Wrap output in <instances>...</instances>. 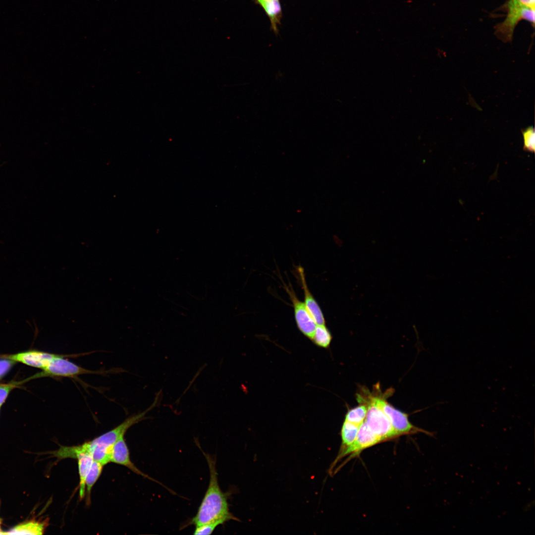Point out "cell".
Listing matches in <instances>:
<instances>
[{
	"label": "cell",
	"mask_w": 535,
	"mask_h": 535,
	"mask_svg": "<svg viewBox=\"0 0 535 535\" xmlns=\"http://www.w3.org/2000/svg\"><path fill=\"white\" fill-rule=\"evenodd\" d=\"M195 442L207 461L210 482L197 514L187 526L194 525L196 527L216 521L224 523L231 520L239 521L229 511L227 493L223 492L219 485L215 457L202 450L197 440L195 439Z\"/></svg>",
	"instance_id": "obj_1"
},
{
	"label": "cell",
	"mask_w": 535,
	"mask_h": 535,
	"mask_svg": "<svg viewBox=\"0 0 535 535\" xmlns=\"http://www.w3.org/2000/svg\"><path fill=\"white\" fill-rule=\"evenodd\" d=\"M367 413L365 422L370 430L381 441L398 436V433L393 428L389 420L375 400L374 397L369 399L366 403Z\"/></svg>",
	"instance_id": "obj_2"
},
{
	"label": "cell",
	"mask_w": 535,
	"mask_h": 535,
	"mask_svg": "<svg viewBox=\"0 0 535 535\" xmlns=\"http://www.w3.org/2000/svg\"><path fill=\"white\" fill-rule=\"evenodd\" d=\"M507 9L506 18L496 28V35L504 42L512 40L515 28L521 20H526L532 24L535 23V8L517 5L509 2L506 4Z\"/></svg>",
	"instance_id": "obj_3"
},
{
	"label": "cell",
	"mask_w": 535,
	"mask_h": 535,
	"mask_svg": "<svg viewBox=\"0 0 535 535\" xmlns=\"http://www.w3.org/2000/svg\"><path fill=\"white\" fill-rule=\"evenodd\" d=\"M72 356L75 355H58L43 369V372L39 376L72 377L83 374H104L103 372L93 371L82 368L65 359Z\"/></svg>",
	"instance_id": "obj_4"
},
{
	"label": "cell",
	"mask_w": 535,
	"mask_h": 535,
	"mask_svg": "<svg viewBox=\"0 0 535 535\" xmlns=\"http://www.w3.org/2000/svg\"><path fill=\"white\" fill-rule=\"evenodd\" d=\"M160 394L159 392L153 403L145 411L130 416L118 426L93 439L92 442L107 447H112L118 440L124 436L129 428L142 420L148 412L157 405L159 401Z\"/></svg>",
	"instance_id": "obj_5"
},
{
	"label": "cell",
	"mask_w": 535,
	"mask_h": 535,
	"mask_svg": "<svg viewBox=\"0 0 535 535\" xmlns=\"http://www.w3.org/2000/svg\"><path fill=\"white\" fill-rule=\"evenodd\" d=\"M285 289L292 303L294 317L298 329L305 336L311 339L317 325L316 322L305 303L298 299L293 288L286 286Z\"/></svg>",
	"instance_id": "obj_6"
},
{
	"label": "cell",
	"mask_w": 535,
	"mask_h": 535,
	"mask_svg": "<svg viewBox=\"0 0 535 535\" xmlns=\"http://www.w3.org/2000/svg\"><path fill=\"white\" fill-rule=\"evenodd\" d=\"M374 398L399 435L413 433L421 430L410 423L406 414L395 409L383 398L374 397Z\"/></svg>",
	"instance_id": "obj_7"
},
{
	"label": "cell",
	"mask_w": 535,
	"mask_h": 535,
	"mask_svg": "<svg viewBox=\"0 0 535 535\" xmlns=\"http://www.w3.org/2000/svg\"><path fill=\"white\" fill-rule=\"evenodd\" d=\"M381 442V440L369 428L365 421L360 427L354 441L343 450L340 451L331 468L342 457L350 454H356L363 450Z\"/></svg>",
	"instance_id": "obj_8"
},
{
	"label": "cell",
	"mask_w": 535,
	"mask_h": 535,
	"mask_svg": "<svg viewBox=\"0 0 535 535\" xmlns=\"http://www.w3.org/2000/svg\"><path fill=\"white\" fill-rule=\"evenodd\" d=\"M110 462L126 466L135 473L163 485L159 482L143 473L132 462L130 458L129 450L123 437L118 440L113 445L111 452Z\"/></svg>",
	"instance_id": "obj_9"
},
{
	"label": "cell",
	"mask_w": 535,
	"mask_h": 535,
	"mask_svg": "<svg viewBox=\"0 0 535 535\" xmlns=\"http://www.w3.org/2000/svg\"><path fill=\"white\" fill-rule=\"evenodd\" d=\"M58 355L40 351H28L9 355L7 359L34 367L44 369Z\"/></svg>",
	"instance_id": "obj_10"
},
{
	"label": "cell",
	"mask_w": 535,
	"mask_h": 535,
	"mask_svg": "<svg viewBox=\"0 0 535 535\" xmlns=\"http://www.w3.org/2000/svg\"><path fill=\"white\" fill-rule=\"evenodd\" d=\"M298 272L304 291V303L307 309L317 325L325 324V321L323 313L308 287L304 269L300 267L298 268Z\"/></svg>",
	"instance_id": "obj_11"
},
{
	"label": "cell",
	"mask_w": 535,
	"mask_h": 535,
	"mask_svg": "<svg viewBox=\"0 0 535 535\" xmlns=\"http://www.w3.org/2000/svg\"><path fill=\"white\" fill-rule=\"evenodd\" d=\"M76 458L78 460L80 477L79 496L80 499H82L84 497L86 493L85 481L86 477L94 460L92 456L89 453H80Z\"/></svg>",
	"instance_id": "obj_12"
},
{
	"label": "cell",
	"mask_w": 535,
	"mask_h": 535,
	"mask_svg": "<svg viewBox=\"0 0 535 535\" xmlns=\"http://www.w3.org/2000/svg\"><path fill=\"white\" fill-rule=\"evenodd\" d=\"M47 525L46 521H30L16 526L4 533V535H42Z\"/></svg>",
	"instance_id": "obj_13"
},
{
	"label": "cell",
	"mask_w": 535,
	"mask_h": 535,
	"mask_svg": "<svg viewBox=\"0 0 535 535\" xmlns=\"http://www.w3.org/2000/svg\"><path fill=\"white\" fill-rule=\"evenodd\" d=\"M104 465L101 463L93 461L90 470L88 473L85 481L86 504H89L91 502V492L92 488L100 477Z\"/></svg>",
	"instance_id": "obj_14"
},
{
	"label": "cell",
	"mask_w": 535,
	"mask_h": 535,
	"mask_svg": "<svg viewBox=\"0 0 535 535\" xmlns=\"http://www.w3.org/2000/svg\"><path fill=\"white\" fill-rule=\"evenodd\" d=\"M360 427V426L344 421L341 429L342 442L340 451L345 449L354 441Z\"/></svg>",
	"instance_id": "obj_15"
},
{
	"label": "cell",
	"mask_w": 535,
	"mask_h": 535,
	"mask_svg": "<svg viewBox=\"0 0 535 535\" xmlns=\"http://www.w3.org/2000/svg\"><path fill=\"white\" fill-rule=\"evenodd\" d=\"M332 336L325 324L317 325L311 340L319 347L326 348L329 347Z\"/></svg>",
	"instance_id": "obj_16"
},
{
	"label": "cell",
	"mask_w": 535,
	"mask_h": 535,
	"mask_svg": "<svg viewBox=\"0 0 535 535\" xmlns=\"http://www.w3.org/2000/svg\"><path fill=\"white\" fill-rule=\"evenodd\" d=\"M261 5L269 16L274 29L281 14V7L279 0H263Z\"/></svg>",
	"instance_id": "obj_17"
},
{
	"label": "cell",
	"mask_w": 535,
	"mask_h": 535,
	"mask_svg": "<svg viewBox=\"0 0 535 535\" xmlns=\"http://www.w3.org/2000/svg\"><path fill=\"white\" fill-rule=\"evenodd\" d=\"M367 413V406L364 403L349 410L345 415V421L361 426L365 421Z\"/></svg>",
	"instance_id": "obj_18"
},
{
	"label": "cell",
	"mask_w": 535,
	"mask_h": 535,
	"mask_svg": "<svg viewBox=\"0 0 535 535\" xmlns=\"http://www.w3.org/2000/svg\"><path fill=\"white\" fill-rule=\"evenodd\" d=\"M523 137V150L531 153L535 151V133L533 126H529L522 130Z\"/></svg>",
	"instance_id": "obj_19"
},
{
	"label": "cell",
	"mask_w": 535,
	"mask_h": 535,
	"mask_svg": "<svg viewBox=\"0 0 535 535\" xmlns=\"http://www.w3.org/2000/svg\"><path fill=\"white\" fill-rule=\"evenodd\" d=\"M224 523L221 521H216L196 526L193 534L195 535H211L217 526Z\"/></svg>",
	"instance_id": "obj_20"
},
{
	"label": "cell",
	"mask_w": 535,
	"mask_h": 535,
	"mask_svg": "<svg viewBox=\"0 0 535 535\" xmlns=\"http://www.w3.org/2000/svg\"><path fill=\"white\" fill-rule=\"evenodd\" d=\"M14 387L12 384L0 386V406L4 402L11 390Z\"/></svg>",
	"instance_id": "obj_21"
},
{
	"label": "cell",
	"mask_w": 535,
	"mask_h": 535,
	"mask_svg": "<svg viewBox=\"0 0 535 535\" xmlns=\"http://www.w3.org/2000/svg\"><path fill=\"white\" fill-rule=\"evenodd\" d=\"M508 2L519 6L535 8V0H509Z\"/></svg>",
	"instance_id": "obj_22"
},
{
	"label": "cell",
	"mask_w": 535,
	"mask_h": 535,
	"mask_svg": "<svg viewBox=\"0 0 535 535\" xmlns=\"http://www.w3.org/2000/svg\"><path fill=\"white\" fill-rule=\"evenodd\" d=\"M12 360L0 361V377L5 374L13 364Z\"/></svg>",
	"instance_id": "obj_23"
},
{
	"label": "cell",
	"mask_w": 535,
	"mask_h": 535,
	"mask_svg": "<svg viewBox=\"0 0 535 535\" xmlns=\"http://www.w3.org/2000/svg\"><path fill=\"white\" fill-rule=\"evenodd\" d=\"M0 535H4V532H3L0 527Z\"/></svg>",
	"instance_id": "obj_24"
},
{
	"label": "cell",
	"mask_w": 535,
	"mask_h": 535,
	"mask_svg": "<svg viewBox=\"0 0 535 535\" xmlns=\"http://www.w3.org/2000/svg\"><path fill=\"white\" fill-rule=\"evenodd\" d=\"M258 0V1L259 2V3L260 4H261V3L262 2V0Z\"/></svg>",
	"instance_id": "obj_25"
},
{
	"label": "cell",
	"mask_w": 535,
	"mask_h": 535,
	"mask_svg": "<svg viewBox=\"0 0 535 535\" xmlns=\"http://www.w3.org/2000/svg\"></svg>",
	"instance_id": "obj_26"
},
{
	"label": "cell",
	"mask_w": 535,
	"mask_h": 535,
	"mask_svg": "<svg viewBox=\"0 0 535 535\" xmlns=\"http://www.w3.org/2000/svg\"></svg>",
	"instance_id": "obj_27"
}]
</instances>
